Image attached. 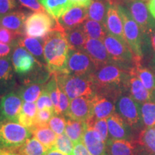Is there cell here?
Segmentation results:
<instances>
[{
    "label": "cell",
    "mask_w": 155,
    "mask_h": 155,
    "mask_svg": "<svg viewBox=\"0 0 155 155\" xmlns=\"http://www.w3.org/2000/svg\"><path fill=\"white\" fill-rule=\"evenodd\" d=\"M96 94L107 96L116 101L122 93L129 91V71L114 63L97 68L91 75Z\"/></svg>",
    "instance_id": "cell-1"
},
{
    "label": "cell",
    "mask_w": 155,
    "mask_h": 155,
    "mask_svg": "<svg viewBox=\"0 0 155 155\" xmlns=\"http://www.w3.org/2000/svg\"><path fill=\"white\" fill-rule=\"evenodd\" d=\"M44 57L50 74H66L69 45L65 32L53 30L43 38Z\"/></svg>",
    "instance_id": "cell-2"
},
{
    "label": "cell",
    "mask_w": 155,
    "mask_h": 155,
    "mask_svg": "<svg viewBox=\"0 0 155 155\" xmlns=\"http://www.w3.org/2000/svg\"><path fill=\"white\" fill-rule=\"evenodd\" d=\"M55 75L58 86L63 89L70 101L81 96L92 98L96 94V88L91 75Z\"/></svg>",
    "instance_id": "cell-3"
},
{
    "label": "cell",
    "mask_w": 155,
    "mask_h": 155,
    "mask_svg": "<svg viewBox=\"0 0 155 155\" xmlns=\"http://www.w3.org/2000/svg\"><path fill=\"white\" fill-rule=\"evenodd\" d=\"M31 137V131L20 124L0 119V149L2 150L17 152Z\"/></svg>",
    "instance_id": "cell-4"
},
{
    "label": "cell",
    "mask_w": 155,
    "mask_h": 155,
    "mask_svg": "<svg viewBox=\"0 0 155 155\" xmlns=\"http://www.w3.org/2000/svg\"><path fill=\"white\" fill-rule=\"evenodd\" d=\"M118 9L122 19L124 26V33L127 44L135 55L136 61H141L144 56V38L139 25L128 10L123 6L118 5Z\"/></svg>",
    "instance_id": "cell-5"
},
{
    "label": "cell",
    "mask_w": 155,
    "mask_h": 155,
    "mask_svg": "<svg viewBox=\"0 0 155 155\" xmlns=\"http://www.w3.org/2000/svg\"><path fill=\"white\" fill-rule=\"evenodd\" d=\"M103 42L111 58L112 62L116 65L130 71L134 65L137 59L129 45L108 33L105 36Z\"/></svg>",
    "instance_id": "cell-6"
},
{
    "label": "cell",
    "mask_w": 155,
    "mask_h": 155,
    "mask_svg": "<svg viewBox=\"0 0 155 155\" xmlns=\"http://www.w3.org/2000/svg\"><path fill=\"white\" fill-rule=\"evenodd\" d=\"M53 30L63 31L57 19L46 12H35L29 15L25 22V34L32 38H43Z\"/></svg>",
    "instance_id": "cell-7"
},
{
    "label": "cell",
    "mask_w": 155,
    "mask_h": 155,
    "mask_svg": "<svg viewBox=\"0 0 155 155\" xmlns=\"http://www.w3.org/2000/svg\"><path fill=\"white\" fill-rule=\"evenodd\" d=\"M116 112L134 130H142L144 126L141 116L140 105L129 91L119 95L115 102Z\"/></svg>",
    "instance_id": "cell-8"
},
{
    "label": "cell",
    "mask_w": 155,
    "mask_h": 155,
    "mask_svg": "<svg viewBox=\"0 0 155 155\" xmlns=\"http://www.w3.org/2000/svg\"><path fill=\"white\" fill-rule=\"evenodd\" d=\"M127 9L139 25L144 41L155 31V19L150 14L146 3L141 0H127Z\"/></svg>",
    "instance_id": "cell-9"
},
{
    "label": "cell",
    "mask_w": 155,
    "mask_h": 155,
    "mask_svg": "<svg viewBox=\"0 0 155 155\" xmlns=\"http://www.w3.org/2000/svg\"><path fill=\"white\" fill-rule=\"evenodd\" d=\"M96 68L91 58L84 51L69 48L66 62V74L91 75Z\"/></svg>",
    "instance_id": "cell-10"
},
{
    "label": "cell",
    "mask_w": 155,
    "mask_h": 155,
    "mask_svg": "<svg viewBox=\"0 0 155 155\" xmlns=\"http://www.w3.org/2000/svg\"><path fill=\"white\" fill-rule=\"evenodd\" d=\"M11 59L15 72L19 75L27 76L40 64L25 48L17 44L14 45Z\"/></svg>",
    "instance_id": "cell-11"
},
{
    "label": "cell",
    "mask_w": 155,
    "mask_h": 155,
    "mask_svg": "<svg viewBox=\"0 0 155 155\" xmlns=\"http://www.w3.org/2000/svg\"><path fill=\"white\" fill-rule=\"evenodd\" d=\"M22 100L17 92H9L0 100V119L18 123L22 107Z\"/></svg>",
    "instance_id": "cell-12"
},
{
    "label": "cell",
    "mask_w": 155,
    "mask_h": 155,
    "mask_svg": "<svg viewBox=\"0 0 155 155\" xmlns=\"http://www.w3.org/2000/svg\"><path fill=\"white\" fill-rule=\"evenodd\" d=\"M109 139L113 140L134 141L132 128L115 111L106 119Z\"/></svg>",
    "instance_id": "cell-13"
},
{
    "label": "cell",
    "mask_w": 155,
    "mask_h": 155,
    "mask_svg": "<svg viewBox=\"0 0 155 155\" xmlns=\"http://www.w3.org/2000/svg\"><path fill=\"white\" fill-rule=\"evenodd\" d=\"M94 116L91 98L81 96L71 100L66 118L87 122Z\"/></svg>",
    "instance_id": "cell-14"
},
{
    "label": "cell",
    "mask_w": 155,
    "mask_h": 155,
    "mask_svg": "<svg viewBox=\"0 0 155 155\" xmlns=\"http://www.w3.org/2000/svg\"><path fill=\"white\" fill-rule=\"evenodd\" d=\"M118 5H119L117 4L107 2V10L104 26L108 34L127 43L124 33L123 22L118 9Z\"/></svg>",
    "instance_id": "cell-15"
},
{
    "label": "cell",
    "mask_w": 155,
    "mask_h": 155,
    "mask_svg": "<svg viewBox=\"0 0 155 155\" xmlns=\"http://www.w3.org/2000/svg\"><path fill=\"white\" fill-rule=\"evenodd\" d=\"M83 51L91 58L96 68L114 63L103 41L88 38Z\"/></svg>",
    "instance_id": "cell-16"
},
{
    "label": "cell",
    "mask_w": 155,
    "mask_h": 155,
    "mask_svg": "<svg viewBox=\"0 0 155 155\" xmlns=\"http://www.w3.org/2000/svg\"><path fill=\"white\" fill-rule=\"evenodd\" d=\"M88 18V8L73 6L57 20L65 31L82 25Z\"/></svg>",
    "instance_id": "cell-17"
},
{
    "label": "cell",
    "mask_w": 155,
    "mask_h": 155,
    "mask_svg": "<svg viewBox=\"0 0 155 155\" xmlns=\"http://www.w3.org/2000/svg\"><path fill=\"white\" fill-rule=\"evenodd\" d=\"M135 141L137 155H155V126L143 129Z\"/></svg>",
    "instance_id": "cell-18"
},
{
    "label": "cell",
    "mask_w": 155,
    "mask_h": 155,
    "mask_svg": "<svg viewBox=\"0 0 155 155\" xmlns=\"http://www.w3.org/2000/svg\"><path fill=\"white\" fill-rule=\"evenodd\" d=\"M91 101L94 119H107L116 111L115 101L107 96L96 94L91 98Z\"/></svg>",
    "instance_id": "cell-19"
},
{
    "label": "cell",
    "mask_w": 155,
    "mask_h": 155,
    "mask_svg": "<svg viewBox=\"0 0 155 155\" xmlns=\"http://www.w3.org/2000/svg\"><path fill=\"white\" fill-rule=\"evenodd\" d=\"M16 44L25 48L34 56L37 61L41 65L46 66V62L44 57L43 38L37 39L32 37L22 35L17 39Z\"/></svg>",
    "instance_id": "cell-20"
},
{
    "label": "cell",
    "mask_w": 155,
    "mask_h": 155,
    "mask_svg": "<svg viewBox=\"0 0 155 155\" xmlns=\"http://www.w3.org/2000/svg\"><path fill=\"white\" fill-rule=\"evenodd\" d=\"M82 141L92 155H108L106 143L92 128L87 127Z\"/></svg>",
    "instance_id": "cell-21"
},
{
    "label": "cell",
    "mask_w": 155,
    "mask_h": 155,
    "mask_svg": "<svg viewBox=\"0 0 155 155\" xmlns=\"http://www.w3.org/2000/svg\"><path fill=\"white\" fill-rule=\"evenodd\" d=\"M26 18L25 13L19 11H13L0 18V25L22 36L25 32Z\"/></svg>",
    "instance_id": "cell-22"
},
{
    "label": "cell",
    "mask_w": 155,
    "mask_h": 155,
    "mask_svg": "<svg viewBox=\"0 0 155 155\" xmlns=\"http://www.w3.org/2000/svg\"><path fill=\"white\" fill-rule=\"evenodd\" d=\"M14 71L10 56L0 58V94L7 91L15 84Z\"/></svg>",
    "instance_id": "cell-23"
},
{
    "label": "cell",
    "mask_w": 155,
    "mask_h": 155,
    "mask_svg": "<svg viewBox=\"0 0 155 155\" xmlns=\"http://www.w3.org/2000/svg\"><path fill=\"white\" fill-rule=\"evenodd\" d=\"M141 61H136L130 71L141 81L145 88L150 93L153 102H155V75L152 71L141 65Z\"/></svg>",
    "instance_id": "cell-24"
},
{
    "label": "cell",
    "mask_w": 155,
    "mask_h": 155,
    "mask_svg": "<svg viewBox=\"0 0 155 155\" xmlns=\"http://www.w3.org/2000/svg\"><path fill=\"white\" fill-rule=\"evenodd\" d=\"M130 78L129 81V94L139 104L152 101V96L148 90L145 88L141 81L132 71H129Z\"/></svg>",
    "instance_id": "cell-25"
},
{
    "label": "cell",
    "mask_w": 155,
    "mask_h": 155,
    "mask_svg": "<svg viewBox=\"0 0 155 155\" xmlns=\"http://www.w3.org/2000/svg\"><path fill=\"white\" fill-rule=\"evenodd\" d=\"M106 146L108 155H137L135 140H113L108 139Z\"/></svg>",
    "instance_id": "cell-26"
},
{
    "label": "cell",
    "mask_w": 155,
    "mask_h": 155,
    "mask_svg": "<svg viewBox=\"0 0 155 155\" xmlns=\"http://www.w3.org/2000/svg\"><path fill=\"white\" fill-rule=\"evenodd\" d=\"M45 11L53 19H58L73 7L70 0H39Z\"/></svg>",
    "instance_id": "cell-27"
},
{
    "label": "cell",
    "mask_w": 155,
    "mask_h": 155,
    "mask_svg": "<svg viewBox=\"0 0 155 155\" xmlns=\"http://www.w3.org/2000/svg\"><path fill=\"white\" fill-rule=\"evenodd\" d=\"M42 83L38 82H24L17 93L24 102L37 101L44 89Z\"/></svg>",
    "instance_id": "cell-28"
},
{
    "label": "cell",
    "mask_w": 155,
    "mask_h": 155,
    "mask_svg": "<svg viewBox=\"0 0 155 155\" xmlns=\"http://www.w3.org/2000/svg\"><path fill=\"white\" fill-rule=\"evenodd\" d=\"M87 129L86 122L73 120L70 118H66V126H65V134L72 141L73 144L81 142L83 140V137Z\"/></svg>",
    "instance_id": "cell-29"
},
{
    "label": "cell",
    "mask_w": 155,
    "mask_h": 155,
    "mask_svg": "<svg viewBox=\"0 0 155 155\" xmlns=\"http://www.w3.org/2000/svg\"><path fill=\"white\" fill-rule=\"evenodd\" d=\"M65 34L70 48L78 50H83L88 38L83 30L82 25L65 30Z\"/></svg>",
    "instance_id": "cell-30"
},
{
    "label": "cell",
    "mask_w": 155,
    "mask_h": 155,
    "mask_svg": "<svg viewBox=\"0 0 155 155\" xmlns=\"http://www.w3.org/2000/svg\"><path fill=\"white\" fill-rule=\"evenodd\" d=\"M30 131L33 137L38 139L48 150L53 148L57 139L58 134L54 132L48 126L33 127L30 129Z\"/></svg>",
    "instance_id": "cell-31"
},
{
    "label": "cell",
    "mask_w": 155,
    "mask_h": 155,
    "mask_svg": "<svg viewBox=\"0 0 155 155\" xmlns=\"http://www.w3.org/2000/svg\"><path fill=\"white\" fill-rule=\"evenodd\" d=\"M81 25L88 38L103 41L108 33L104 25L89 18L87 19Z\"/></svg>",
    "instance_id": "cell-32"
},
{
    "label": "cell",
    "mask_w": 155,
    "mask_h": 155,
    "mask_svg": "<svg viewBox=\"0 0 155 155\" xmlns=\"http://www.w3.org/2000/svg\"><path fill=\"white\" fill-rule=\"evenodd\" d=\"M37 106L32 102H24L19 116L18 123L29 130L34 127L35 119L37 114Z\"/></svg>",
    "instance_id": "cell-33"
},
{
    "label": "cell",
    "mask_w": 155,
    "mask_h": 155,
    "mask_svg": "<svg viewBox=\"0 0 155 155\" xmlns=\"http://www.w3.org/2000/svg\"><path fill=\"white\" fill-rule=\"evenodd\" d=\"M107 10L106 0H93L91 5L88 8V18L104 25Z\"/></svg>",
    "instance_id": "cell-34"
},
{
    "label": "cell",
    "mask_w": 155,
    "mask_h": 155,
    "mask_svg": "<svg viewBox=\"0 0 155 155\" xmlns=\"http://www.w3.org/2000/svg\"><path fill=\"white\" fill-rule=\"evenodd\" d=\"M48 151V149L38 139L32 137L25 141L17 150V152L19 155H45Z\"/></svg>",
    "instance_id": "cell-35"
},
{
    "label": "cell",
    "mask_w": 155,
    "mask_h": 155,
    "mask_svg": "<svg viewBox=\"0 0 155 155\" xmlns=\"http://www.w3.org/2000/svg\"><path fill=\"white\" fill-rule=\"evenodd\" d=\"M141 116L145 127L155 126V102L148 101L139 104Z\"/></svg>",
    "instance_id": "cell-36"
},
{
    "label": "cell",
    "mask_w": 155,
    "mask_h": 155,
    "mask_svg": "<svg viewBox=\"0 0 155 155\" xmlns=\"http://www.w3.org/2000/svg\"><path fill=\"white\" fill-rule=\"evenodd\" d=\"M86 124L87 127L92 128L96 132H98L104 142H107L109 139V136H108V129L106 119H96L92 117L86 122Z\"/></svg>",
    "instance_id": "cell-37"
},
{
    "label": "cell",
    "mask_w": 155,
    "mask_h": 155,
    "mask_svg": "<svg viewBox=\"0 0 155 155\" xmlns=\"http://www.w3.org/2000/svg\"><path fill=\"white\" fill-rule=\"evenodd\" d=\"M44 88L49 94L54 106L55 114L58 113V104H59V87H58L57 78L55 74H52L49 81L44 86Z\"/></svg>",
    "instance_id": "cell-38"
},
{
    "label": "cell",
    "mask_w": 155,
    "mask_h": 155,
    "mask_svg": "<svg viewBox=\"0 0 155 155\" xmlns=\"http://www.w3.org/2000/svg\"><path fill=\"white\" fill-rule=\"evenodd\" d=\"M74 144L65 133L58 135L57 139L52 149L61 152L65 155H73Z\"/></svg>",
    "instance_id": "cell-39"
},
{
    "label": "cell",
    "mask_w": 155,
    "mask_h": 155,
    "mask_svg": "<svg viewBox=\"0 0 155 155\" xmlns=\"http://www.w3.org/2000/svg\"><path fill=\"white\" fill-rule=\"evenodd\" d=\"M54 114H55L54 110L48 109V108L38 110V111L37 112L35 119V124L33 127H47Z\"/></svg>",
    "instance_id": "cell-40"
},
{
    "label": "cell",
    "mask_w": 155,
    "mask_h": 155,
    "mask_svg": "<svg viewBox=\"0 0 155 155\" xmlns=\"http://www.w3.org/2000/svg\"><path fill=\"white\" fill-rule=\"evenodd\" d=\"M65 126H66V118L65 116L54 114L48 124V127L58 135L63 134L65 132Z\"/></svg>",
    "instance_id": "cell-41"
},
{
    "label": "cell",
    "mask_w": 155,
    "mask_h": 155,
    "mask_svg": "<svg viewBox=\"0 0 155 155\" xmlns=\"http://www.w3.org/2000/svg\"><path fill=\"white\" fill-rule=\"evenodd\" d=\"M19 37H20V35L0 25V42H1L4 44L10 45L14 47Z\"/></svg>",
    "instance_id": "cell-42"
},
{
    "label": "cell",
    "mask_w": 155,
    "mask_h": 155,
    "mask_svg": "<svg viewBox=\"0 0 155 155\" xmlns=\"http://www.w3.org/2000/svg\"><path fill=\"white\" fill-rule=\"evenodd\" d=\"M58 87H59V104H58V113L56 114L62 115L66 118L71 101L67 95L65 94L63 89L61 86H58Z\"/></svg>",
    "instance_id": "cell-43"
},
{
    "label": "cell",
    "mask_w": 155,
    "mask_h": 155,
    "mask_svg": "<svg viewBox=\"0 0 155 155\" xmlns=\"http://www.w3.org/2000/svg\"><path fill=\"white\" fill-rule=\"evenodd\" d=\"M36 106L38 110L45 109V108L54 110V106L50 95L45 88L42 91V94L38 98V99L37 100Z\"/></svg>",
    "instance_id": "cell-44"
},
{
    "label": "cell",
    "mask_w": 155,
    "mask_h": 155,
    "mask_svg": "<svg viewBox=\"0 0 155 155\" xmlns=\"http://www.w3.org/2000/svg\"><path fill=\"white\" fill-rule=\"evenodd\" d=\"M19 5L35 12H47L38 0H17Z\"/></svg>",
    "instance_id": "cell-45"
},
{
    "label": "cell",
    "mask_w": 155,
    "mask_h": 155,
    "mask_svg": "<svg viewBox=\"0 0 155 155\" xmlns=\"http://www.w3.org/2000/svg\"><path fill=\"white\" fill-rule=\"evenodd\" d=\"M17 5V0H0V18L14 11Z\"/></svg>",
    "instance_id": "cell-46"
},
{
    "label": "cell",
    "mask_w": 155,
    "mask_h": 155,
    "mask_svg": "<svg viewBox=\"0 0 155 155\" xmlns=\"http://www.w3.org/2000/svg\"><path fill=\"white\" fill-rule=\"evenodd\" d=\"M73 155H92L88 150L83 141L77 143L74 145Z\"/></svg>",
    "instance_id": "cell-47"
},
{
    "label": "cell",
    "mask_w": 155,
    "mask_h": 155,
    "mask_svg": "<svg viewBox=\"0 0 155 155\" xmlns=\"http://www.w3.org/2000/svg\"><path fill=\"white\" fill-rule=\"evenodd\" d=\"M12 48L14 47L9 45L4 44L0 42V58H5L10 56Z\"/></svg>",
    "instance_id": "cell-48"
},
{
    "label": "cell",
    "mask_w": 155,
    "mask_h": 155,
    "mask_svg": "<svg viewBox=\"0 0 155 155\" xmlns=\"http://www.w3.org/2000/svg\"><path fill=\"white\" fill-rule=\"evenodd\" d=\"M73 6L88 8L91 5L93 0H70Z\"/></svg>",
    "instance_id": "cell-49"
},
{
    "label": "cell",
    "mask_w": 155,
    "mask_h": 155,
    "mask_svg": "<svg viewBox=\"0 0 155 155\" xmlns=\"http://www.w3.org/2000/svg\"><path fill=\"white\" fill-rule=\"evenodd\" d=\"M147 5L150 14L155 19V0H149Z\"/></svg>",
    "instance_id": "cell-50"
},
{
    "label": "cell",
    "mask_w": 155,
    "mask_h": 155,
    "mask_svg": "<svg viewBox=\"0 0 155 155\" xmlns=\"http://www.w3.org/2000/svg\"><path fill=\"white\" fill-rule=\"evenodd\" d=\"M45 155H65V154L61 152H59V151L51 149V150L48 151Z\"/></svg>",
    "instance_id": "cell-51"
},
{
    "label": "cell",
    "mask_w": 155,
    "mask_h": 155,
    "mask_svg": "<svg viewBox=\"0 0 155 155\" xmlns=\"http://www.w3.org/2000/svg\"><path fill=\"white\" fill-rule=\"evenodd\" d=\"M150 42L153 51H154L155 53V31L150 35Z\"/></svg>",
    "instance_id": "cell-52"
},
{
    "label": "cell",
    "mask_w": 155,
    "mask_h": 155,
    "mask_svg": "<svg viewBox=\"0 0 155 155\" xmlns=\"http://www.w3.org/2000/svg\"><path fill=\"white\" fill-rule=\"evenodd\" d=\"M0 155H19V154H16L14 152H11V151L5 150L0 149Z\"/></svg>",
    "instance_id": "cell-53"
},
{
    "label": "cell",
    "mask_w": 155,
    "mask_h": 155,
    "mask_svg": "<svg viewBox=\"0 0 155 155\" xmlns=\"http://www.w3.org/2000/svg\"><path fill=\"white\" fill-rule=\"evenodd\" d=\"M150 67L152 71L155 72V55L152 58L150 61Z\"/></svg>",
    "instance_id": "cell-54"
},
{
    "label": "cell",
    "mask_w": 155,
    "mask_h": 155,
    "mask_svg": "<svg viewBox=\"0 0 155 155\" xmlns=\"http://www.w3.org/2000/svg\"><path fill=\"white\" fill-rule=\"evenodd\" d=\"M141 1H147V0H141Z\"/></svg>",
    "instance_id": "cell-55"
}]
</instances>
